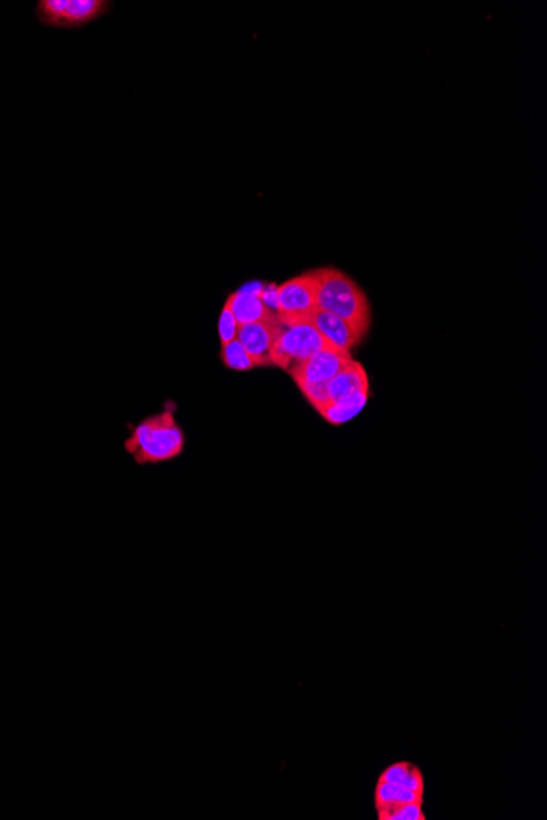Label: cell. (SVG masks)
<instances>
[{
    "label": "cell",
    "mask_w": 547,
    "mask_h": 820,
    "mask_svg": "<svg viewBox=\"0 0 547 820\" xmlns=\"http://www.w3.org/2000/svg\"><path fill=\"white\" fill-rule=\"evenodd\" d=\"M326 349L335 348L323 338L322 333L313 324L302 323L294 324V326L283 324L276 346L272 349L271 362L272 365H279L289 371L294 364L307 361Z\"/></svg>",
    "instance_id": "cell-5"
},
{
    "label": "cell",
    "mask_w": 547,
    "mask_h": 820,
    "mask_svg": "<svg viewBox=\"0 0 547 820\" xmlns=\"http://www.w3.org/2000/svg\"><path fill=\"white\" fill-rule=\"evenodd\" d=\"M261 291L262 285L256 282V284L246 285L241 290L229 295L225 307L232 311L239 326L256 323V321L277 320V314L268 307Z\"/></svg>",
    "instance_id": "cell-10"
},
{
    "label": "cell",
    "mask_w": 547,
    "mask_h": 820,
    "mask_svg": "<svg viewBox=\"0 0 547 820\" xmlns=\"http://www.w3.org/2000/svg\"><path fill=\"white\" fill-rule=\"evenodd\" d=\"M238 321L233 316L232 311L228 308L223 307L222 314H220L219 321V335L222 346L228 345V343L235 341L238 336Z\"/></svg>",
    "instance_id": "cell-13"
},
{
    "label": "cell",
    "mask_w": 547,
    "mask_h": 820,
    "mask_svg": "<svg viewBox=\"0 0 547 820\" xmlns=\"http://www.w3.org/2000/svg\"><path fill=\"white\" fill-rule=\"evenodd\" d=\"M332 405L368 403V372L358 361H349L335 378L326 384Z\"/></svg>",
    "instance_id": "cell-9"
},
{
    "label": "cell",
    "mask_w": 547,
    "mask_h": 820,
    "mask_svg": "<svg viewBox=\"0 0 547 820\" xmlns=\"http://www.w3.org/2000/svg\"><path fill=\"white\" fill-rule=\"evenodd\" d=\"M316 305L345 320L364 339L371 327V305L358 284L338 269H316Z\"/></svg>",
    "instance_id": "cell-3"
},
{
    "label": "cell",
    "mask_w": 547,
    "mask_h": 820,
    "mask_svg": "<svg viewBox=\"0 0 547 820\" xmlns=\"http://www.w3.org/2000/svg\"><path fill=\"white\" fill-rule=\"evenodd\" d=\"M281 330H283V324L279 323V320L241 324L238 327L236 341L254 359L258 368H268V365H272V349L276 346Z\"/></svg>",
    "instance_id": "cell-8"
},
{
    "label": "cell",
    "mask_w": 547,
    "mask_h": 820,
    "mask_svg": "<svg viewBox=\"0 0 547 820\" xmlns=\"http://www.w3.org/2000/svg\"><path fill=\"white\" fill-rule=\"evenodd\" d=\"M310 324H313L322 333L323 338L339 351L349 352L362 341L361 336L345 320L320 308L313 314Z\"/></svg>",
    "instance_id": "cell-11"
},
{
    "label": "cell",
    "mask_w": 547,
    "mask_h": 820,
    "mask_svg": "<svg viewBox=\"0 0 547 820\" xmlns=\"http://www.w3.org/2000/svg\"><path fill=\"white\" fill-rule=\"evenodd\" d=\"M316 294H319V277L316 271L306 272L299 277L290 278L283 285H277L276 314L284 326L310 323L315 311Z\"/></svg>",
    "instance_id": "cell-4"
},
{
    "label": "cell",
    "mask_w": 547,
    "mask_h": 820,
    "mask_svg": "<svg viewBox=\"0 0 547 820\" xmlns=\"http://www.w3.org/2000/svg\"><path fill=\"white\" fill-rule=\"evenodd\" d=\"M186 447L183 427L171 410L141 421L125 440V450L138 465H158L177 459Z\"/></svg>",
    "instance_id": "cell-2"
},
{
    "label": "cell",
    "mask_w": 547,
    "mask_h": 820,
    "mask_svg": "<svg viewBox=\"0 0 547 820\" xmlns=\"http://www.w3.org/2000/svg\"><path fill=\"white\" fill-rule=\"evenodd\" d=\"M425 776L422 768L401 760L378 774L374 787V809L378 820H426Z\"/></svg>",
    "instance_id": "cell-1"
},
{
    "label": "cell",
    "mask_w": 547,
    "mask_h": 820,
    "mask_svg": "<svg viewBox=\"0 0 547 820\" xmlns=\"http://www.w3.org/2000/svg\"><path fill=\"white\" fill-rule=\"evenodd\" d=\"M222 362L226 369L236 372H249L258 368L254 359L245 351V348L236 339L222 346Z\"/></svg>",
    "instance_id": "cell-12"
},
{
    "label": "cell",
    "mask_w": 547,
    "mask_h": 820,
    "mask_svg": "<svg viewBox=\"0 0 547 820\" xmlns=\"http://www.w3.org/2000/svg\"><path fill=\"white\" fill-rule=\"evenodd\" d=\"M349 361H352L349 352L326 349V351L319 352L307 361L294 364L289 369V374L297 385L328 384L345 369Z\"/></svg>",
    "instance_id": "cell-7"
},
{
    "label": "cell",
    "mask_w": 547,
    "mask_h": 820,
    "mask_svg": "<svg viewBox=\"0 0 547 820\" xmlns=\"http://www.w3.org/2000/svg\"><path fill=\"white\" fill-rule=\"evenodd\" d=\"M109 5L105 0H41L37 15L50 27L79 28L102 17Z\"/></svg>",
    "instance_id": "cell-6"
}]
</instances>
